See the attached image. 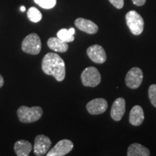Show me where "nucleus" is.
<instances>
[{"label": "nucleus", "mask_w": 156, "mask_h": 156, "mask_svg": "<svg viewBox=\"0 0 156 156\" xmlns=\"http://www.w3.org/2000/svg\"><path fill=\"white\" fill-rule=\"evenodd\" d=\"M42 69L45 74L51 75L58 82L65 78V64L61 56L54 53H48L42 60Z\"/></svg>", "instance_id": "obj_1"}, {"label": "nucleus", "mask_w": 156, "mask_h": 156, "mask_svg": "<svg viewBox=\"0 0 156 156\" xmlns=\"http://www.w3.org/2000/svg\"><path fill=\"white\" fill-rule=\"evenodd\" d=\"M17 116L23 123H32L40 119L43 115V110L39 106L28 107L22 106L17 110Z\"/></svg>", "instance_id": "obj_2"}, {"label": "nucleus", "mask_w": 156, "mask_h": 156, "mask_svg": "<svg viewBox=\"0 0 156 156\" xmlns=\"http://www.w3.org/2000/svg\"><path fill=\"white\" fill-rule=\"evenodd\" d=\"M126 22L128 28L134 36H139L143 32L144 20L139 13L134 10L128 12L126 14Z\"/></svg>", "instance_id": "obj_3"}, {"label": "nucleus", "mask_w": 156, "mask_h": 156, "mask_svg": "<svg viewBox=\"0 0 156 156\" xmlns=\"http://www.w3.org/2000/svg\"><path fill=\"white\" fill-rule=\"evenodd\" d=\"M22 49L24 52L32 55H37L41 49V41L36 34H30L25 37L22 43Z\"/></svg>", "instance_id": "obj_4"}, {"label": "nucleus", "mask_w": 156, "mask_h": 156, "mask_svg": "<svg viewBox=\"0 0 156 156\" xmlns=\"http://www.w3.org/2000/svg\"><path fill=\"white\" fill-rule=\"evenodd\" d=\"M81 80L85 86L94 87L101 83V76L97 68L89 67L82 73Z\"/></svg>", "instance_id": "obj_5"}, {"label": "nucleus", "mask_w": 156, "mask_h": 156, "mask_svg": "<svg viewBox=\"0 0 156 156\" xmlns=\"http://www.w3.org/2000/svg\"><path fill=\"white\" fill-rule=\"evenodd\" d=\"M143 73L139 67H133L126 75L125 83L126 86L131 89L138 88L142 83Z\"/></svg>", "instance_id": "obj_6"}, {"label": "nucleus", "mask_w": 156, "mask_h": 156, "mask_svg": "<svg viewBox=\"0 0 156 156\" xmlns=\"http://www.w3.org/2000/svg\"><path fill=\"white\" fill-rule=\"evenodd\" d=\"M73 142L69 140H62L46 153L47 156H64L73 149Z\"/></svg>", "instance_id": "obj_7"}, {"label": "nucleus", "mask_w": 156, "mask_h": 156, "mask_svg": "<svg viewBox=\"0 0 156 156\" xmlns=\"http://www.w3.org/2000/svg\"><path fill=\"white\" fill-rule=\"evenodd\" d=\"M51 146V141L48 136L40 134L36 137L34 143V153L38 156H41L48 153Z\"/></svg>", "instance_id": "obj_8"}, {"label": "nucleus", "mask_w": 156, "mask_h": 156, "mask_svg": "<svg viewBox=\"0 0 156 156\" xmlns=\"http://www.w3.org/2000/svg\"><path fill=\"white\" fill-rule=\"evenodd\" d=\"M87 54L89 58L96 64H103L106 61V51L100 45L95 44L90 46L87 49Z\"/></svg>", "instance_id": "obj_9"}, {"label": "nucleus", "mask_w": 156, "mask_h": 156, "mask_svg": "<svg viewBox=\"0 0 156 156\" xmlns=\"http://www.w3.org/2000/svg\"><path fill=\"white\" fill-rule=\"evenodd\" d=\"M86 108L89 114L92 115L101 114L108 108V102L104 98H95L88 102Z\"/></svg>", "instance_id": "obj_10"}, {"label": "nucleus", "mask_w": 156, "mask_h": 156, "mask_svg": "<svg viewBox=\"0 0 156 156\" xmlns=\"http://www.w3.org/2000/svg\"><path fill=\"white\" fill-rule=\"evenodd\" d=\"M126 112V101L123 98H118L113 103L111 116L116 122H119L122 119Z\"/></svg>", "instance_id": "obj_11"}, {"label": "nucleus", "mask_w": 156, "mask_h": 156, "mask_svg": "<svg viewBox=\"0 0 156 156\" xmlns=\"http://www.w3.org/2000/svg\"><path fill=\"white\" fill-rule=\"evenodd\" d=\"M75 25L80 30L88 34H95L98 31V27L95 23L82 17L76 19Z\"/></svg>", "instance_id": "obj_12"}, {"label": "nucleus", "mask_w": 156, "mask_h": 156, "mask_svg": "<svg viewBox=\"0 0 156 156\" xmlns=\"http://www.w3.org/2000/svg\"><path fill=\"white\" fill-rule=\"evenodd\" d=\"M145 119L144 111L140 106H134L129 113V123L133 126L141 125Z\"/></svg>", "instance_id": "obj_13"}, {"label": "nucleus", "mask_w": 156, "mask_h": 156, "mask_svg": "<svg viewBox=\"0 0 156 156\" xmlns=\"http://www.w3.org/2000/svg\"><path fill=\"white\" fill-rule=\"evenodd\" d=\"M15 152L18 156H28L32 151L33 146L30 142L26 140H18L14 146Z\"/></svg>", "instance_id": "obj_14"}, {"label": "nucleus", "mask_w": 156, "mask_h": 156, "mask_svg": "<svg viewBox=\"0 0 156 156\" xmlns=\"http://www.w3.org/2000/svg\"><path fill=\"white\" fill-rule=\"evenodd\" d=\"M47 44L51 49L54 51L60 52V53H64V52L67 51L68 48H69L67 43L63 41L58 37L57 38H55V37L50 38L48 40Z\"/></svg>", "instance_id": "obj_15"}, {"label": "nucleus", "mask_w": 156, "mask_h": 156, "mask_svg": "<svg viewBox=\"0 0 156 156\" xmlns=\"http://www.w3.org/2000/svg\"><path fill=\"white\" fill-rule=\"evenodd\" d=\"M151 152L145 146L139 143H133L128 147V156H149Z\"/></svg>", "instance_id": "obj_16"}, {"label": "nucleus", "mask_w": 156, "mask_h": 156, "mask_svg": "<svg viewBox=\"0 0 156 156\" xmlns=\"http://www.w3.org/2000/svg\"><path fill=\"white\" fill-rule=\"evenodd\" d=\"M75 34V30L73 28L69 29L62 28L59 30L56 34V36L58 38L66 43L73 42L75 40V37L74 35Z\"/></svg>", "instance_id": "obj_17"}, {"label": "nucleus", "mask_w": 156, "mask_h": 156, "mask_svg": "<svg viewBox=\"0 0 156 156\" xmlns=\"http://www.w3.org/2000/svg\"><path fill=\"white\" fill-rule=\"evenodd\" d=\"M27 15H28V19L30 20L31 22L38 23L42 19L41 12L36 7H31L28 9Z\"/></svg>", "instance_id": "obj_18"}, {"label": "nucleus", "mask_w": 156, "mask_h": 156, "mask_svg": "<svg viewBox=\"0 0 156 156\" xmlns=\"http://www.w3.org/2000/svg\"><path fill=\"white\" fill-rule=\"evenodd\" d=\"M35 3L44 9H49L55 7L56 0H34Z\"/></svg>", "instance_id": "obj_19"}, {"label": "nucleus", "mask_w": 156, "mask_h": 156, "mask_svg": "<svg viewBox=\"0 0 156 156\" xmlns=\"http://www.w3.org/2000/svg\"><path fill=\"white\" fill-rule=\"evenodd\" d=\"M150 101L154 107H156V84L151 85L148 90Z\"/></svg>", "instance_id": "obj_20"}, {"label": "nucleus", "mask_w": 156, "mask_h": 156, "mask_svg": "<svg viewBox=\"0 0 156 156\" xmlns=\"http://www.w3.org/2000/svg\"><path fill=\"white\" fill-rule=\"evenodd\" d=\"M108 1L116 9H122L124 5V0H108Z\"/></svg>", "instance_id": "obj_21"}, {"label": "nucleus", "mask_w": 156, "mask_h": 156, "mask_svg": "<svg viewBox=\"0 0 156 156\" xmlns=\"http://www.w3.org/2000/svg\"><path fill=\"white\" fill-rule=\"evenodd\" d=\"M132 1L134 5H135L136 6H138V7L144 5L146 2V0H132Z\"/></svg>", "instance_id": "obj_22"}, {"label": "nucleus", "mask_w": 156, "mask_h": 156, "mask_svg": "<svg viewBox=\"0 0 156 156\" xmlns=\"http://www.w3.org/2000/svg\"><path fill=\"white\" fill-rule=\"evenodd\" d=\"M4 83H5V81H4V78L2 76L0 75V87H2L3 86Z\"/></svg>", "instance_id": "obj_23"}, {"label": "nucleus", "mask_w": 156, "mask_h": 156, "mask_svg": "<svg viewBox=\"0 0 156 156\" xmlns=\"http://www.w3.org/2000/svg\"><path fill=\"white\" fill-rule=\"evenodd\" d=\"M20 10L22 11V12H24V11H25V7H24V6H22V7H20Z\"/></svg>", "instance_id": "obj_24"}]
</instances>
